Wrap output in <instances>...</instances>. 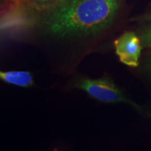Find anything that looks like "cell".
Returning <instances> with one entry per match:
<instances>
[{"label":"cell","instance_id":"5","mask_svg":"<svg viewBox=\"0 0 151 151\" xmlns=\"http://www.w3.org/2000/svg\"><path fill=\"white\" fill-rule=\"evenodd\" d=\"M35 9L40 11H46L54 6L61 0H26Z\"/></svg>","mask_w":151,"mask_h":151},{"label":"cell","instance_id":"7","mask_svg":"<svg viewBox=\"0 0 151 151\" xmlns=\"http://www.w3.org/2000/svg\"><path fill=\"white\" fill-rule=\"evenodd\" d=\"M144 69L146 72L151 78V50L147 54L144 61Z\"/></svg>","mask_w":151,"mask_h":151},{"label":"cell","instance_id":"6","mask_svg":"<svg viewBox=\"0 0 151 151\" xmlns=\"http://www.w3.org/2000/svg\"><path fill=\"white\" fill-rule=\"evenodd\" d=\"M139 37L143 48H151V24L141 30Z\"/></svg>","mask_w":151,"mask_h":151},{"label":"cell","instance_id":"4","mask_svg":"<svg viewBox=\"0 0 151 151\" xmlns=\"http://www.w3.org/2000/svg\"><path fill=\"white\" fill-rule=\"evenodd\" d=\"M0 79L6 83L22 88H29L34 84L32 73L24 71H3L0 70Z\"/></svg>","mask_w":151,"mask_h":151},{"label":"cell","instance_id":"2","mask_svg":"<svg viewBox=\"0 0 151 151\" xmlns=\"http://www.w3.org/2000/svg\"><path fill=\"white\" fill-rule=\"evenodd\" d=\"M74 86L77 89L83 90L90 97L101 102H123L133 106L137 110H140V107L126 97L120 88L108 76L97 79L81 78L76 81Z\"/></svg>","mask_w":151,"mask_h":151},{"label":"cell","instance_id":"3","mask_svg":"<svg viewBox=\"0 0 151 151\" xmlns=\"http://www.w3.org/2000/svg\"><path fill=\"white\" fill-rule=\"evenodd\" d=\"M113 43L116 53L121 63L132 68L139 65L143 46L139 35L134 32H125Z\"/></svg>","mask_w":151,"mask_h":151},{"label":"cell","instance_id":"9","mask_svg":"<svg viewBox=\"0 0 151 151\" xmlns=\"http://www.w3.org/2000/svg\"><path fill=\"white\" fill-rule=\"evenodd\" d=\"M23 0H0L1 2L4 4H19L22 2Z\"/></svg>","mask_w":151,"mask_h":151},{"label":"cell","instance_id":"8","mask_svg":"<svg viewBox=\"0 0 151 151\" xmlns=\"http://www.w3.org/2000/svg\"><path fill=\"white\" fill-rule=\"evenodd\" d=\"M137 20L139 21L151 22V9L145 14H143L141 17H139V18H137Z\"/></svg>","mask_w":151,"mask_h":151},{"label":"cell","instance_id":"1","mask_svg":"<svg viewBox=\"0 0 151 151\" xmlns=\"http://www.w3.org/2000/svg\"><path fill=\"white\" fill-rule=\"evenodd\" d=\"M123 0H61L39 24L46 48L65 55L69 65L88 51L116 21Z\"/></svg>","mask_w":151,"mask_h":151}]
</instances>
